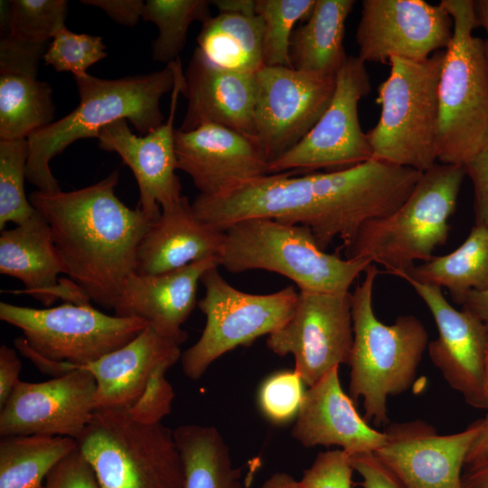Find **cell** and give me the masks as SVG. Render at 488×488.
<instances>
[{
  "label": "cell",
  "mask_w": 488,
  "mask_h": 488,
  "mask_svg": "<svg viewBox=\"0 0 488 488\" xmlns=\"http://www.w3.org/2000/svg\"><path fill=\"white\" fill-rule=\"evenodd\" d=\"M174 436L183 462V488H247L215 427L182 425Z\"/></svg>",
  "instance_id": "4dcf8cb0"
},
{
  "label": "cell",
  "mask_w": 488,
  "mask_h": 488,
  "mask_svg": "<svg viewBox=\"0 0 488 488\" xmlns=\"http://www.w3.org/2000/svg\"><path fill=\"white\" fill-rule=\"evenodd\" d=\"M220 266L230 273L263 269L280 274L300 291L341 293L372 263L321 249L308 227L267 218L237 221L224 230Z\"/></svg>",
  "instance_id": "52a82bcc"
},
{
  "label": "cell",
  "mask_w": 488,
  "mask_h": 488,
  "mask_svg": "<svg viewBox=\"0 0 488 488\" xmlns=\"http://www.w3.org/2000/svg\"><path fill=\"white\" fill-rule=\"evenodd\" d=\"M465 168L436 163L423 172L409 196L391 214L365 222L346 247V258H366L401 277L428 261L448 239Z\"/></svg>",
  "instance_id": "5b68a950"
},
{
  "label": "cell",
  "mask_w": 488,
  "mask_h": 488,
  "mask_svg": "<svg viewBox=\"0 0 488 488\" xmlns=\"http://www.w3.org/2000/svg\"><path fill=\"white\" fill-rule=\"evenodd\" d=\"M291 434L305 447L337 446L349 455L374 453L386 441L385 432L370 427L343 390L339 367L305 391Z\"/></svg>",
  "instance_id": "603a6c76"
},
{
  "label": "cell",
  "mask_w": 488,
  "mask_h": 488,
  "mask_svg": "<svg viewBox=\"0 0 488 488\" xmlns=\"http://www.w3.org/2000/svg\"><path fill=\"white\" fill-rule=\"evenodd\" d=\"M462 305L463 309L479 319L488 330V287L469 292Z\"/></svg>",
  "instance_id": "c3c4849f"
},
{
  "label": "cell",
  "mask_w": 488,
  "mask_h": 488,
  "mask_svg": "<svg viewBox=\"0 0 488 488\" xmlns=\"http://www.w3.org/2000/svg\"><path fill=\"white\" fill-rule=\"evenodd\" d=\"M296 174H266L222 195H200L195 209L221 230L253 218L304 225L325 251L337 238L348 247L365 222L398 210L422 172L371 158L331 172Z\"/></svg>",
  "instance_id": "6da1fadb"
},
{
  "label": "cell",
  "mask_w": 488,
  "mask_h": 488,
  "mask_svg": "<svg viewBox=\"0 0 488 488\" xmlns=\"http://www.w3.org/2000/svg\"><path fill=\"white\" fill-rule=\"evenodd\" d=\"M260 488H303L300 482L286 473H276L270 475Z\"/></svg>",
  "instance_id": "816d5d0a"
},
{
  "label": "cell",
  "mask_w": 488,
  "mask_h": 488,
  "mask_svg": "<svg viewBox=\"0 0 488 488\" xmlns=\"http://www.w3.org/2000/svg\"><path fill=\"white\" fill-rule=\"evenodd\" d=\"M16 350L24 357L29 359L42 372L55 377L65 375L80 366L69 362H58L52 361L33 350L23 336L17 337L14 340Z\"/></svg>",
  "instance_id": "bcb514c9"
},
{
  "label": "cell",
  "mask_w": 488,
  "mask_h": 488,
  "mask_svg": "<svg viewBox=\"0 0 488 488\" xmlns=\"http://www.w3.org/2000/svg\"><path fill=\"white\" fill-rule=\"evenodd\" d=\"M41 488H42V486Z\"/></svg>",
  "instance_id": "11a10c76"
},
{
  "label": "cell",
  "mask_w": 488,
  "mask_h": 488,
  "mask_svg": "<svg viewBox=\"0 0 488 488\" xmlns=\"http://www.w3.org/2000/svg\"><path fill=\"white\" fill-rule=\"evenodd\" d=\"M5 30L15 40L33 44H45L65 26L69 4L66 0L1 1Z\"/></svg>",
  "instance_id": "e575fe53"
},
{
  "label": "cell",
  "mask_w": 488,
  "mask_h": 488,
  "mask_svg": "<svg viewBox=\"0 0 488 488\" xmlns=\"http://www.w3.org/2000/svg\"><path fill=\"white\" fill-rule=\"evenodd\" d=\"M363 280L352 293L353 345L349 394L363 401V418L377 427L388 426L387 399L412 386L428 333L416 316L400 315L392 324L380 322L373 312L372 292L379 269L371 263Z\"/></svg>",
  "instance_id": "277c9868"
},
{
  "label": "cell",
  "mask_w": 488,
  "mask_h": 488,
  "mask_svg": "<svg viewBox=\"0 0 488 488\" xmlns=\"http://www.w3.org/2000/svg\"><path fill=\"white\" fill-rule=\"evenodd\" d=\"M207 0H147L142 19L155 23L158 36L152 44L154 61L170 63L179 58L194 21L203 23L211 15Z\"/></svg>",
  "instance_id": "d6a6232c"
},
{
  "label": "cell",
  "mask_w": 488,
  "mask_h": 488,
  "mask_svg": "<svg viewBox=\"0 0 488 488\" xmlns=\"http://www.w3.org/2000/svg\"><path fill=\"white\" fill-rule=\"evenodd\" d=\"M481 420V430L473 442L466 456V468L478 465L488 460V411L484 418Z\"/></svg>",
  "instance_id": "7dc6e473"
},
{
  "label": "cell",
  "mask_w": 488,
  "mask_h": 488,
  "mask_svg": "<svg viewBox=\"0 0 488 488\" xmlns=\"http://www.w3.org/2000/svg\"><path fill=\"white\" fill-rule=\"evenodd\" d=\"M354 4L353 0H315L310 15L291 37L294 69L336 76L348 57L343 46L345 22Z\"/></svg>",
  "instance_id": "83f0119b"
},
{
  "label": "cell",
  "mask_w": 488,
  "mask_h": 488,
  "mask_svg": "<svg viewBox=\"0 0 488 488\" xmlns=\"http://www.w3.org/2000/svg\"><path fill=\"white\" fill-rule=\"evenodd\" d=\"M0 273L21 280L24 289L17 293L31 295L45 306L59 298L73 304L90 301L70 279L59 280L63 267L51 228L37 211L14 229L1 231Z\"/></svg>",
  "instance_id": "cb8c5ba5"
},
{
  "label": "cell",
  "mask_w": 488,
  "mask_h": 488,
  "mask_svg": "<svg viewBox=\"0 0 488 488\" xmlns=\"http://www.w3.org/2000/svg\"><path fill=\"white\" fill-rule=\"evenodd\" d=\"M404 280L424 301L436 322L438 336L427 345L432 363L468 405L487 409L488 330L471 313L453 307L445 298L441 287L409 277Z\"/></svg>",
  "instance_id": "d6986e66"
},
{
  "label": "cell",
  "mask_w": 488,
  "mask_h": 488,
  "mask_svg": "<svg viewBox=\"0 0 488 488\" xmlns=\"http://www.w3.org/2000/svg\"><path fill=\"white\" fill-rule=\"evenodd\" d=\"M176 60L161 70L116 80L88 73L74 77L80 95L77 108L27 138L26 180L42 192L61 191L50 162L73 142L96 138L99 130L120 119L129 120L143 136L161 127L160 100L173 91Z\"/></svg>",
  "instance_id": "3957f363"
},
{
  "label": "cell",
  "mask_w": 488,
  "mask_h": 488,
  "mask_svg": "<svg viewBox=\"0 0 488 488\" xmlns=\"http://www.w3.org/2000/svg\"><path fill=\"white\" fill-rule=\"evenodd\" d=\"M201 283L204 296L197 305L205 315V326L181 357L184 375L193 380L226 352L281 328L291 317L298 296L293 286L265 295L242 292L224 279L218 267L207 270Z\"/></svg>",
  "instance_id": "30bf717a"
},
{
  "label": "cell",
  "mask_w": 488,
  "mask_h": 488,
  "mask_svg": "<svg viewBox=\"0 0 488 488\" xmlns=\"http://www.w3.org/2000/svg\"><path fill=\"white\" fill-rule=\"evenodd\" d=\"M219 266V259L206 258L161 274L133 272L112 307L115 314L143 319L156 333L181 345L187 339L182 325L198 303V284L207 270Z\"/></svg>",
  "instance_id": "7402d4cb"
},
{
  "label": "cell",
  "mask_w": 488,
  "mask_h": 488,
  "mask_svg": "<svg viewBox=\"0 0 488 488\" xmlns=\"http://www.w3.org/2000/svg\"><path fill=\"white\" fill-rule=\"evenodd\" d=\"M315 0H256L263 22V63L293 68L290 41L294 26L310 15Z\"/></svg>",
  "instance_id": "836d02e7"
},
{
  "label": "cell",
  "mask_w": 488,
  "mask_h": 488,
  "mask_svg": "<svg viewBox=\"0 0 488 488\" xmlns=\"http://www.w3.org/2000/svg\"><path fill=\"white\" fill-rule=\"evenodd\" d=\"M304 384L295 371L267 378L258 391V404L265 417L277 424L296 418L305 391Z\"/></svg>",
  "instance_id": "74e56055"
},
{
  "label": "cell",
  "mask_w": 488,
  "mask_h": 488,
  "mask_svg": "<svg viewBox=\"0 0 488 488\" xmlns=\"http://www.w3.org/2000/svg\"><path fill=\"white\" fill-rule=\"evenodd\" d=\"M77 447V441L66 436L1 437L0 488H41L50 471Z\"/></svg>",
  "instance_id": "1f68e13d"
},
{
  "label": "cell",
  "mask_w": 488,
  "mask_h": 488,
  "mask_svg": "<svg viewBox=\"0 0 488 488\" xmlns=\"http://www.w3.org/2000/svg\"><path fill=\"white\" fill-rule=\"evenodd\" d=\"M198 49L212 64L256 73L263 66V22L257 14L219 13L202 26Z\"/></svg>",
  "instance_id": "f1b7e54d"
},
{
  "label": "cell",
  "mask_w": 488,
  "mask_h": 488,
  "mask_svg": "<svg viewBox=\"0 0 488 488\" xmlns=\"http://www.w3.org/2000/svg\"><path fill=\"white\" fill-rule=\"evenodd\" d=\"M482 420L439 435L421 419L388 425L385 444L373 454L404 488H464L463 467Z\"/></svg>",
  "instance_id": "e0dca14e"
},
{
  "label": "cell",
  "mask_w": 488,
  "mask_h": 488,
  "mask_svg": "<svg viewBox=\"0 0 488 488\" xmlns=\"http://www.w3.org/2000/svg\"><path fill=\"white\" fill-rule=\"evenodd\" d=\"M40 59L0 61V140L27 139L53 122L52 89L37 79Z\"/></svg>",
  "instance_id": "4316f807"
},
{
  "label": "cell",
  "mask_w": 488,
  "mask_h": 488,
  "mask_svg": "<svg viewBox=\"0 0 488 488\" xmlns=\"http://www.w3.org/2000/svg\"><path fill=\"white\" fill-rule=\"evenodd\" d=\"M177 169L205 196L229 192L268 174V161L258 141L217 124L190 131L175 129Z\"/></svg>",
  "instance_id": "ffe728a7"
},
{
  "label": "cell",
  "mask_w": 488,
  "mask_h": 488,
  "mask_svg": "<svg viewBox=\"0 0 488 488\" xmlns=\"http://www.w3.org/2000/svg\"><path fill=\"white\" fill-rule=\"evenodd\" d=\"M219 13L256 14V0H214L211 1Z\"/></svg>",
  "instance_id": "f907efd6"
},
{
  "label": "cell",
  "mask_w": 488,
  "mask_h": 488,
  "mask_svg": "<svg viewBox=\"0 0 488 488\" xmlns=\"http://www.w3.org/2000/svg\"><path fill=\"white\" fill-rule=\"evenodd\" d=\"M180 345L149 325L124 346L80 366L96 380V409H127L141 395L152 374L161 366H174Z\"/></svg>",
  "instance_id": "484cf974"
},
{
  "label": "cell",
  "mask_w": 488,
  "mask_h": 488,
  "mask_svg": "<svg viewBox=\"0 0 488 488\" xmlns=\"http://www.w3.org/2000/svg\"><path fill=\"white\" fill-rule=\"evenodd\" d=\"M352 465L361 477L362 488H404L397 476L373 454L350 455Z\"/></svg>",
  "instance_id": "7bdbcfd3"
},
{
  "label": "cell",
  "mask_w": 488,
  "mask_h": 488,
  "mask_svg": "<svg viewBox=\"0 0 488 488\" xmlns=\"http://www.w3.org/2000/svg\"><path fill=\"white\" fill-rule=\"evenodd\" d=\"M101 488H183L174 431L134 420L124 409H96L76 439Z\"/></svg>",
  "instance_id": "9c48e42d"
},
{
  "label": "cell",
  "mask_w": 488,
  "mask_h": 488,
  "mask_svg": "<svg viewBox=\"0 0 488 488\" xmlns=\"http://www.w3.org/2000/svg\"><path fill=\"white\" fill-rule=\"evenodd\" d=\"M474 6L479 24L485 30L487 35L484 40V53L488 68V0L474 1Z\"/></svg>",
  "instance_id": "f5cc1de1"
},
{
  "label": "cell",
  "mask_w": 488,
  "mask_h": 488,
  "mask_svg": "<svg viewBox=\"0 0 488 488\" xmlns=\"http://www.w3.org/2000/svg\"><path fill=\"white\" fill-rule=\"evenodd\" d=\"M183 86L184 73L178 58L170 113L161 127L137 136L132 133L127 120L120 119L99 130L96 137L99 148L117 153L131 169L139 188L137 208L153 221L158 219L163 209L183 196L182 185L175 174L174 119Z\"/></svg>",
  "instance_id": "ac0fdd59"
},
{
  "label": "cell",
  "mask_w": 488,
  "mask_h": 488,
  "mask_svg": "<svg viewBox=\"0 0 488 488\" xmlns=\"http://www.w3.org/2000/svg\"><path fill=\"white\" fill-rule=\"evenodd\" d=\"M256 79L255 137L270 163L317 123L333 99L336 76L264 65Z\"/></svg>",
  "instance_id": "5bb4252c"
},
{
  "label": "cell",
  "mask_w": 488,
  "mask_h": 488,
  "mask_svg": "<svg viewBox=\"0 0 488 488\" xmlns=\"http://www.w3.org/2000/svg\"><path fill=\"white\" fill-rule=\"evenodd\" d=\"M81 4L102 9L116 23L133 27L142 18V0H81Z\"/></svg>",
  "instance_id": "ee69618b"
},
{
  "label": "cell",
  "mask_w": 488,
  "mask_h": 488,
  "mask_svg": "<svg viewBox=\"0 0 488 488\" xmlns=\"http://www.w3.org/2000/svg\"><path fill=\"white\" fill-rule=\"evenodd\" d=\"M267 348L293 355L295 371L308 387L331 370L350 364L353 345L352 293L298 292L288 321L267 335Z\"/></svg>",
  "instance_id": "4fadbf2b"
},
{
  "label": "cell",
  "mask_w": 488,
  "mask_h": 488,
  "mask_svg": "<svg viewBox=\"0 0 488 488\" xmlns=\"http://www.w3.org/2000/svg\"><path fill=\"white\" fill-rule=\"evenodd\" d=\"M118 180L114 171L79 190H37L28 198L51 228L63 273L90 301L107 308L136 271L138 246L153 222L117 197Z\"/></svg>",
  "instance_id": "7a4b0ae2"
},
{
  "label": "cell",
  "mask_w": 488,
  "mask_h": 488,
  "mask_svg": "<svg viewBox=\"0 0 488 488\" xmlns=\"http://www.w3.org/2000/svg\"><path fill=\"white\" fill-rule=\"evenodd\" d=\"M446 287L462 305L469 292L488 287V227L474 225L453 252L415 266L401 278Z\"/></svg>",
  "instance_id": "f546056e"
},
{
  "label": "cell",
  "mask_w": 488,
  "mask_h": 488,
  "mask_svg": "<svg viewBox=\"0 0 488 488\" xmlns=\"http://www.w3.org/2000/svg\"><path fill=\"white\" fill-rule=\"evenodd\" d=\"M22 362L16 352L2 344L0 347V408H2L14 387L20 381Z\"/></svg>",
  "instance_id": "f6af8a7d"
},
{
  "label": "cell",
  "mask_w": 488,
  "mask_h": 488,
  "mask_svg": "<svg viewBox=\"0 0 488 488\" xmlns=\"http://www.w3.org/2000/svg\"><path fill=\"white\" fill-rule=\"evenodd\" d=\"M169 369L168 366L158 368L138 399L126 409L134 420L146 425L158 424L171 412L174 392L165 378Z\"/></svg>",
  "instance_id": "f35d334b"
},
{
  "label": "cell",
  "mask_w": 488,
  "mask_h": 488,
  "mask_svg": "<svg viewBox=\"0 0 488 488\" xmlns=\"http://www.w3.org/2000/svg\"><path fill=\"white\" fill-rule=\"evenodd\" d=\"M474 192V225L488 227V138L480 152L465 165Z\"/></svg>",
  "instance_id": "b9f144b4"
},
{
  "label": "cell",
  "mask_w": 488,
  "mask_h": 488,
  "mask_svg": "<svg viewBox=\"0 0 488 488\" xmlns=\"http://www.w3.org/2000/svg\"><path fill=\"white\" fill-rule=\"evenodd\" d=\"M453 19L438 83L437 162L465 165L488 138V68L474 1L442 0Z\"/></svg>",
  "instance_id": "8992f818"
},
{
  "label": "cell",
  "mask_w": 488,
  "mask_h": 488,
  "mask_svg": "<svg viewBox=\"0 0 488 488\" xmlns=\"http://www.w3.org/2000/svg\"><path fill=\"white\" fill-rule=\"evenodd\" d=\"M96 380L79 368L42 382L20 380L0 410V436H59L77 439L90 422Z\"/></svg>",
  "instance_id": "2e32d148"
},
{
  "label": "cell",
  "mask_w": 488,
  "mask_h": 488,
  "mask_svg": "<svg viewBox=\"0 0 488 488\" xmlns=\"http://www.w3.org/2000/svg\"><path fill=\"white\" fill-rule=\"evenodd\" d=\"M27 139L0 140V230L21 224L36 210L24 190L28 162Z\"/></svg>",
  "instance_id": "d590c367"
},
{
  "label": "cell",
  "mask_w": 488,
  "mask_h": 488,
  "mask_svg": "<svg viewBox=\"0 0 488 488\" xmlns=\"http://www.w3.org/2000/svg\"><path fill=\"white\" fill-rule=\"evenodd\" d=\"M371 90L365 63L348 56L336 74L333 99L306 136L268 164V174L348 168L372 158L367 135L361 127L359 101Z\"/></svg>",
  "instance_id": "7c38bea8"
},
{
  "label": "cell",
  "mask_w": 488,
  "mask_h": 488,
  "mask_svg": "<svg viewBox=\"0 0 488 488\" xmlns=\"http://www.w3.org/2000/svg\"><path fill=\"white\" fill-rule=\"evenodd\" d=\"M182 94L188 106L178 129L217 124L256 139V73L218 67L197 47L184 72Z\"/></svg>",
  "instance_id": "44dd1931"
},
{
  "label": "cell",
  "mask_w": 488,
  "mask_h": 488,
  "mask_svg": "<svg viewBox=\"0 0 488 488\" xmlns=\"http://www.w3.org/2000/svg\"><path fill=\"white\" fill-rule=\"evenodd\" d=\"M42 488H101L96 474L79 447L47 474Z\"/></svg>",
  "instance_id": "60d3db41"
},
{
  "label": "cell",
  "mask_w": 488,
  "mask_h": 488,
  "mask_svg": "<svg viewBox=\"0 0 488 488\" xmlns=\"http://www.w3.org/2000/svg\"><path fill=\"white\" fill-rule=\"evenodd\" d=\"M106 48L101 37L77 33L63 26L53 36L43 60L56 71H70L74 77H80L107 57Z\"/></svg>",
  "instance_id": "8d00e7d4"
},
{
  "label": "cell",
  "mask_w": 488,
  "mask_h": 488,
  "mask_svg": "<svg viewBox=\"0 0 488 488\" xmlns=\"http://www.w3.org/2000/svg\"><path fill=\"white\" fill-rule=\"evenodd\" d=\"M485 395L488 399V344H487L486 363H485Z\"/></svg>",
  "instance_id": "db71d44e"
},
{
  "label": "cell",
  "mask_w": 488,
  "mask_h": 488,
  "mask_svg": "<svg viewBox=\"0 0 488 488\" xmlns=\"http://www.w3.org/2000/svg\"><path fill=\"white\" fill-rule=\"evenodd\" d=\"M452 36L453 19L441 3L363 0L357 57L364 63H386L392 57L423 61L446 49Z\"/></svg>",
  "instance_id": "9a60e30c"
},
{
  "label": "cell",
  "mask_w": 488,
  "mask_h": 488,
  "mask_svg": "<svg viewBox=\"0 0 488 488\" xmlns=\"http://www.w3.org/2000/svg\"><path fill=\"white\" fill-rule=\"evenodd\" d=\"M464 488H488V460L463 473Z\"/></svg>",
  "instance_id": "681fc988"
},
{
  "label": "cell",
  "mask_w": 488,
  "mask_h": 488,
  "mask_svg": "<svg viewBox=\"0 0 488 488\" xmlns=\"http://www.w3.org/2000/svg\"><path fill=\"white\" fill-rule=\"evenodd\" d=\"M354 469L342 449L320 452L299 481L303 488H352Z\"/></svg>",
  "instance_id": "ab89813d"
},
{
  "label": "cell",
  "mask_w": 488,
  "mask_h": 488,
  "mask_svg": "<svg viewBox=\"0 0 488 488\" xmlns=\"http://www.w3.org/2000/svg\"><path fill=\"white\" fill-rule=\"evenodd\" d=\"M445 51L423 61L390 58L378 88V123L366 133L372 158L426 172L437 163L438 83Z\"/></svg>",
  "instance_id": "ba28073f"
},
{
  "label": "cell",
  "mask_w": 488,
  "mask_h": 488,
  "mask_svg": "<svg viewBox=\"0 0 488 488\" xmlns=\"http://www.w3.org/2000/svg\"><path fill=\"white\" fill-rule=\"evenodd\" d=\"M224 230L202 221L186 196L162 210L143 237L136 273L155 275L206 258L220 259Z\"/></svg>",
  "instance_id": "d4e9b609"
},
{
  "label": "cell",
  "mask_w": 488,
  "mask_h": 488,
  "mask_svg": "<svg viewBox=\"0 0 488 488\" xmlns=\"http://www.w3.org/2000/svg\"><path fill=\"white\" fill-rule=\"evenodd\" d=\"M0 319L19 328L37 353L78 366L119 349L148 326L140 318L109 315L90 304L66 302L43 309L1 302Z\"/></svg>",
  "instance_id": "8fae6325"
}]
</instances>
